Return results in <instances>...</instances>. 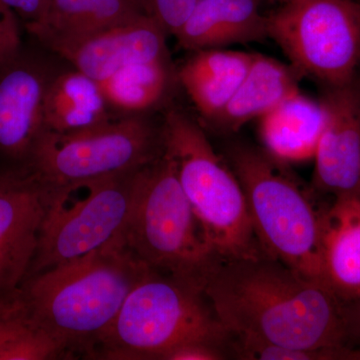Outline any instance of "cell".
Listing matches in <instances>:
<instances>
[{
	"mask_svg": "<svg viewBox=\"0 0 360 360\" xmlns=\"http://www.w3.org/2000/svg\"><path fill=\"white\" fill-rule=\"evenodd\" d=\"M205 293L232 338L297 349L345 348L340 298L264 253L220 260Z\"/></svg>",
	"mask_w": 360,
	"mask_h": 360,
	"instance_id": "obj_1",
	"label": "cell"
},
{
	"mask_svg": "<svg viewBox=\"0 0 360 360\" xmlns=\"http://www.w3.org/2000/svg\"><path fill=\"white\" fill-rule=\"evenodd\" d=\"M150 270L120 233L84 257L27 277L20 290L37 326L68 348L92 347Z\"/></svg>",
	"mask_w": 360,
	"mask_h": 360,
	"instance_id": "obj_2",
	"label": "cell"
},
{
	"mask_svg": "<svg viewBox=\"0 0 360 360\" xmlns=\"http://www.w3.org/2000/svg\"><path fill=\"white\" fill-rule=\"evenodd\" d=\"M224 158L245 191L262 252L300 276L326 285L321 248L324 206H317L311 191L264 148L232 143Z\"/></svg>",
	"mask_w": 360,
	"mask_h": 360,
	"instance_id": "obj_3",
	"label": "cell"
},
{
	"mask_svg": "<svg viewBox=\"0 0 360 360\" xmlns=\"http://www.w3.org/2000/svg\"><path fill=\"white\" fill-rule=\"evenodd\" d=\"M189 342L229 350L231 335L205 291L151 269L91 348L98 347L101 359H158Z\"/></svg>",
	"mask_w": 360,
	"mask_h": 360,
	"instance_id": "obj_4",
	"label": "cell"
},
{
	"mask_svg": "<svg viewBox=\"0 0 360 360\" xmlns=\"http://www.w3.org/2000/svg\"><path fill=\"white\" fill-rule=\"evenodd\" d=\"M127 248L151 269L205 291L220 262L165 153L137 172L136 191L122 231Z\"/></svg>",
	"mask_w": 360,
	"mask_h": 360,
	"instance_id": "obj_5",
	"label": "cell"
},
{
	"mask_svg": "<svg viewBox=\"0 0 360 360\" xmlns=\"http://www.w3.org/2000/svg\"><path fill=\"white\" fill-rule=\"evenodd\" d=\"M162 150L220 259L262 255L245 191L225 158L217 155L198 122L182 111H168L161 127Z\"/></svg>",
	"mask_w": 360,
	"mask_h": 360,
	"instance_id": "obj_6",
	"label": "cell"
},
{
	"mask_svg": "<svg viewBox=\"0 0 360 360\" xmlns=\"http://www.w3.org/2000/svg\"><path fill=\"white\" fill-rule=\"evenodd\" d=\"M161 153V129L141 115H129L68 134L45 130L27 170L59 188L136 172Z\"/></svg>",
	"mask_w": 360,
	"mask_h": 360,
	"instance_id": "obj_7",
	"label": "cell"
},
{
	"mask_svg": "<svg viewBox=\"0 0 360 360\" xmlns=\"http://www.w3.org/2000/svg\"><path fill=\"white\" fill-rule=\"evenodd\" d=\"M137 172L51 188L26 278L84 257L122 233L134 205Z\"/></svg>",
	"mask_w": 360,
	"mask_h": 360,
	"instance_id": "obj_8",
	"label": "cell"
},
{
	"mask_svg": "<svg viewBox=\"0 0 360 360\" xmlns=\"http://www.w3.org/2000/svg\"><path fill=\"white\" fill-rule=\"evenodd\" d=\"M267 30L296 75L326 87L359 77V1L293 0L267 16Z\"/></svg>",
	"mask_w": 360,
	"mask_h": 360,
	"instance_id": "obj_9",
	"label": "cell"
},
{
	"mask_svg": "<svg viewBox=\"0 0 360 360\" xmlns=\"http://www.w3.org/2000/svg\"><path fill=\"white\" fill-rule=\"evenodd\" d=\"M51 188L30 170L0 168V295L27 276Z\"/></svg>",
	"mask_w": 360,
	"mask_h": 360,
	"instance_id": "obj_10",
	"label": "cell"
},
{
	"mask_svg": "<svg viewBox=\"0 0 360 360\" xmlns=\"http://www.w3.org/2000/svg\"><path fill=\"white\" fill-rule=\"evenodd\" d=\"M20 51L0 63V168L4 169H27L45 131L44 97L53 77Z\"/></svg>",
	"mask_w": 360,
	"mask_h": 360,
	"instance_id": "obj_11",
	"label": "cell"
},
{
	"mask_svg": "<svg viewBox=\"0 0 360 360\" xmlns=\"http://www.w3.org/2000/svg\"><path fill=\"white\" fill-rule=\"evenodd\" d=\"M323 127L314 153V186L335 196L356 194L360 180V77L326 87Z\"/></svg>",
	"mask_w": 360,
	"mask_h": 360,
	"instance_id": "obj_12",
	"label": "cell"
},
{
	"mask_svg": "<svg viewBox=\"0 0 360 360\" xmlns=\"http://www.w3.org/2000/svg\"><path fill=\"white\" fill-rule=\"evenodd\" d=\"M167 33L153 14H144L97 33L61 58L101 82L127 66L168 59Z\"/></svg>",
	"mask_w": 360,
	"mask_h": 360,
	"instance_id": "obj_13",
	"label": "cell"
},
{
	"mask_svg": "<svg viewBox=\"0 0 360 360\" xmlns=\"http://www.w3.org/2000/svg\"><path fill=\"white\" fill-rule=\"evenodd\" d=\"M144 14H151L149 0H52L46 13L26 28L61 56L97 33Z\"/></svg>",
	"mask_w": 360,
	"mask_h": 360,
	"instance_id": "obj_14",
	"label": "cell"
},
{
	"mask_svg": "<svg viewBox=\"0 0 360 360\" xmlns=\"http://www.w3.org/2000/svg\"><path fill=\"white\" fill-rule=\"evenodd\" d=\"M174 37L182 49L193 52L264 41L267 16L260 13L257 0H200Z\"/></svg>",
	"mask_w": 360,
	"mask_h": 360,
	"instance_id": "obj_15",
	"label": "cell"
},
{
	"mask_svg": "<svg viewBox=\"0 0 360 360\" xmlns=\"http://www.w3.org/2000/svg\"><path fill=\"white\" fill-rule=\"evenodd\" d=\"M324 283L340 300L360 295V196H335L321 215Z\"/></svg>",
	"mask_w": 360,
	"mask_h": 360,
	"instance_id": "obj_16",
	"label": "cell"
},
{
	"mask_svg": "<svg viewBox=\"0 0 360 360\" xmlns=\"http://www.w3.org/2000/svg\"><path fill=\"white\" fill-rule=\"evenodd\" d=\"M255 54L203 49L194 51L180 68L179 82L206 122L212 123L224 110L248 75Z\"/></svg>",
	"mask_w": 360,
	"mask_h": 360,
	"instance_id": "obj_17",
	"label": "cell"
},
{
	"mask_svg": "<svg viewBox=\"0 0 360 360\" xmlns=\"http://www.w3.org/2000/svg\"><path fill=\"white\" fill-rule=\"evenodd\" d=\"M295 71L276 59L255 54L245 79L224 110L210 124L224 134L260 120L284 99L300 91Z\"/></svg>",
	"mask_w": 360,
	"mask_h": 360,
	"instance_id": "obj_18",
	"label": "cell"
},
{
	"mask_svg": "<svg viewBox=\"0 0 360 360\" xmlns=\"http://www.w3.org/2000/svg\"><path fill=\"white\" fill-rule=\"evenodd\" d=\"M323 120L321 101L295 92L260 118L264 150L285 165L312 160Z\"/></svg>",
	"mask_w": 360,
	"mask_h": 360,
	"instance_id": "obj_19",
	"label": "cell"
},
{
	"mask_svg": "<svg viewBox=\"0 0 360 360\" xmlns=\"http://www.w3.org/2000/svg\"><path fill=\"white\" fill-rule=\"evenodd\" d=\"M110 106L98 82L75 70L53 75L44 97L46 131L68 134L110 122Z\"/></svg>",
	"mask_w": 360,
	"mask_h": 360,
	"instance_id": "obj_20",
	"label": "cell"
},
{
	"mask_svg": "<svg viewBox=\"0 0 360 360\" xmlns=\"http://www.w3.org/2000/svg\"><path fill=\"white\" fill-rule=\"evenodd\" d=\"M172 80L168 59L122 68L98 82L110 108L141 115L161 103Z\"/></svg>",
	"mask_w": 360,
	"mask_h": 360,
	"instance_id": "obj_21",
	"label": "cell"
},
{
	"mask_svg": "<svg viewBox=\"0 0 360 360\" xmlns=\"http://www.w3.org/2000/svg\"><path fill=\"white\" fill-rule=\"evenodd\" d=\"M66 349L68 345L63 340L35 323L0 348V360L56 359Z\"/></svg>",
	"mask_w": 360,
	"mask_h": 360,
	"instance_id": "obj_22",
	"label": "cell"
},
{
	"mask_svg": "<svg viewBox=\"0 0 360 360\" xmlns=\"http://www.w3.org/2000/svg\"><path fill=\"white\" fill-rule=\"evenodd\" d=\"M229 349L239 359L246 360H338L340 349H297L265 341L232 338Z\"/></svg>",
	"mask_w": 360,
	"mask_h": 360,
	"instance_id": "obj_23",
	"label": "cell"
},
{
	"mask_svg": "<svg viewBox=\"0 0 360 360\" xmlns=\"http://www.w3.org/2000/svg\"><path fill=\"white\" fill-rule=\"evenodd\" d=\"M34 326L20 288L0 295V348Z\"/></svg>",
	"mask_w": 360,
	"mask_h": 360,
	"instance_id": "obj_24",
	"label": "cell"
},
{
	"mask_svg": "<svg viewBox=\"0 0 360 360\" xmlns=\"http://www.w3.org/2000/svg\"><path fill=\"white\" fill-rule=\"evenodd\" d=\"M200 0H149V8L167 33L175 34Z\"/></svg>",
	"mask_w": 360,
	"mask_h": 360,
	"instance_id": "obj_25",
	"label": "cell"
},
{
	"mask_svg": "<svg viewBox=\"0 0 360 360\" xmlns=\"http://www.w3.org/2000/svg\"><path fill=\"white\" fill-rule=\"evenodd\" d=\"M20 34L15 13L0 2V63L20 51Z\"/></svg>",
	"mask_w": 360,
	"mask_h": 360,
	"instance_id": "obj_26",
	"label": "cell"
},
{
	"mask_svg": "<svg viewBox=\"0 0 360 360\" xmlns=\"http://www.w3.org/2000/svg\"><path fill=\"white\" fill-rule=\"evenodd\" d=\"M226 350L203 342H189L167 350L160 360H221L226 359Z\"/></svg>",
	"mask_w": 360,
	"mask_h": 360,
	"instance_id": "obj_27",
	"label": "cell"
},
{
	"mask_svg": "<svg viewBox=\"0 0 360 360\" xmlns=\"http://www.w3.org/2000/svg\"><path fill=\"white\" fill-rule=\"evenodd\" d=\"M345 348L360 347V295L341 300Z\"/></svg>",
	"mask_w": 360,
	"mask_h": 360,
	"instance_id": "obj_28",
	"label": "cell"
},
{
	"mask_svg": "<svg viewBox=\"0 0 360 360\" xmlns=\"http://www.w3.org/2000/svg\"><path fill=\"white\" fill-rule=\"evenodd\" d=\"M340 360H360V347L345 348L341 352Z\"/></svg>",
	"mask_w": 360,
	"mask_h": 360,
	"instance_id": "obj_29",
	"label": "cell"
},
{
	"mask_svg": "<svg viewBox=\"0 0 360 360\" xmlns=\"http://www.w3.org/2000/svg\"><path fill=\"white\" fill-rule=\"evenodd\" d=\"M257 1L259 2L260 0H257ZM281 1H284L285 4H288V2L293 1V0H281Z\"/></svg>",
	"mask_w": 360,
	"mask_h": 360,
	"instance_id": "obj_30",
	"label": "cell"
},
{
	"mask_svg": "<svg viewBox=\"0 0 360 360\" xmlns=\"http://www.w3.org/2000/svg\"><path fill=\"white\" fill-rule=\"evenodd\" d=\"M357 195L360 196V180H359V191H357Z\"/></svg>",
	"mask_w": 360,
	"mask_h": 360,
	"instance_id": "obj_31",
	"label": "cell"
},
{
	"mask_svg": "<svg viewBox=\"0 0 360 360\" xmlns=\"http://www.w3.org/2000/svg\"><path fill=\"white\" fill-rule=\"evenodd\" d=\"M359 2H360V0H359Z\"/></svg>",
	"mask_w": 360,
	"mask_h": 360,
	"instance_id": "obj_32",
	"label": "cell"
}]
</instances>
